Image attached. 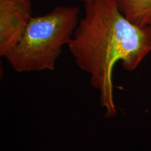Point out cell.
I'll list each match as a JSON object with an SVG mask.
<instances>
[{"mask_svg": "<svg viewBox=\"0 0 151 151\" xmlns=\"http://www.w3.org/2000/svg\"><path fill=\"white\" fill-rule=\"evenodd\" d=\"M67 46L76 65L99 92L106 117L113 118V69L121 62L125 70L134 71L150 53L151 25L134 24L113 0H94L85 4L84 16Z\"/></svg>", "mask_w": 151, "mask_h": 151, "instance_id": "obj_1", "label": "cell"}, {"mask_svg": "<svg viewBox=\"0 0 151 151\" xmlns=\"http://www.w3.org/2000/svg\"><path fill=\"white\" fill-rule=\"evenodd\" d=\"M79 9L58 6L48 14L32 17L20 41L4 58L15 71H54L62 48L78 23Z\"/></svg>", "mask_w": 151, "mask_h": 151, "instance_id": "obj_2", "label": "cell"}, {"mask_svg": "<svg viewBox=\"0 0 151 151\" xmlns=\"http://www.w3.org/2000/svg\"><path fill=\"white\" fill-rule=\"evenodd\" d=\"M32 17L31 0H0V55L14 48Z\"/></svg>", "mask_w": 151, "mask_h": 151, "instance_id": "obj_3", "label": "cell"}, {"mask_svg": "<svg viewBox=\"0 0 151 151\" xmlns=\"http://www.w3.org/2000/svg\"><path fill=\"white\" fill-rule=\"evenodd\" d=\"M121 13L140 27L151 25V0H113Z\"/></svg>", "mask_w": 151, "mask_h": 151, "instance_id": "obj_4", "label": "cell"}, {"mask_svg": "<svg viewBox=\"0 0 151 151\" xmlns=\"http://www.w3.org/2000/svg\"><path fill=\"white\" fill-rule=\"evenodd\" d=\"M79 1H83V2H84L85 4H86V3L90 2V1H94V0H79Z\"/></svg>", "mask_w": 151, "mask_h": 151, "instance_id": "obj_5", "label": "cell"}]
</instances>
